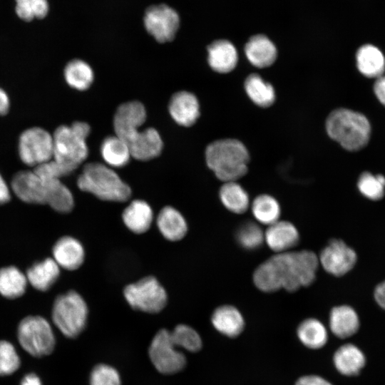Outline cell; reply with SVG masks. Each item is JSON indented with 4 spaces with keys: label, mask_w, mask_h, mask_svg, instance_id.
<instances>
[{
    "label": "cell",
    "mask_w": 385,
    "mask_h": 385,
    "mask_svg": "<svg viewBox=\"0 0 385 385\" xmlns=\"http://www.w3.org/2000/svg\"><path fill=\"white\" fill-rule=\"evenodd\" d=\"M318 265V257L309 250L276 253L257 267L253 282L265 292H294L314 282Z\"/></svg>",
    "instance_id": "1"
},
{
    "label": "cell",
    "mask_w": 385,
    "mask_h": 385,
    "mask_svg": "<svg viewBox=\"0 0 385 385\" xmlns=\"http://www.w3.org/2000/svg\"><path fill=\"white\" fill-rule=\"evenodd\" d=\"M146 118L145 109L138 101L120 105L114 115L115 135L128 145L132 157L140 160H148L157 157L163 148L158 132L153 128L139 131Z\"/></svg>",
    "instance_id": "2"
},
{
    "label": "cell",
    "mask_w": 385,
    "mask_h": 385,
    "mask_svg": "<svg viewBox=\"0 0 385 385\" xmlns=\"http://www.w3.org/2000/svg\"><path fill=\"white\" fill-rule=\"evenodd\" d=\"M11 185L16 196L24 202L47 205L61 213L73 208V195L59 179H44L34 170H22L13 176Z\"/></svg>",
    "instance_id": "3"
},
{
    "label": "cell",
    "mask_w": 385,
    "mask_h": 385,
    "mask_svg": "<svg viewBox=\"0 0 385 385\" xmlns=\"http://www.w3.org/2000/svg\"><path fill=\"white\" fill-rule=\"evenodd\" d=\"M207 165L222 181H236L247 172L248 150L236 139H222L212 142L206 148Z\"/></svg>",
    "instance_id": "4"
},
{
    "label": "cell",
    "mask_w": 385,
    "mask_h": 385,
    "mask_svg": "<svg viewBox=\"0 0 385 385\" xmlns=\"http://www.w3.org/2000/svg\"><path fill=\"white\" fill-rule=\"evenodd\" d=\"M326 130L329 136L349 151H356L365 147L371 136V125L361 113L338 108L328 115Z\"/></svg>",
    "instance_id": "5"
},
{
    "label": "cell",
    "mask_w": 385,
    "mask_h": 385,
    "mask_svg": "<svg viewBox=\"0 0 385 385\" xmlns=\"http://www.w3.org/2000/svg\"><path fill=\"white\" fill-rule=\"evenodd\" d=\"M90 126L84 122H75L71 125H61L53 136V160L62 165L70 174L88 156L86 138Z\"/></svg>",
    "instance_id": "6"
},
{
    "label": "cell",
    "mask_w": 385,
    "mask_h": 385,
    "mask_svg": "<svg viewBox=\"0 0 385 385\" xmlns=\"http://www.w3.org/2000/svg\"><path fill=\"white\" fill-rule=\"evenodd\" d=\"M77 185L81 190L107 201L124 202L131 194L130 187L114 170L98 163L84 166L77 180Z\"/></svg>",
    "instance_id": "7"
},
{
    "label": "cell",
    "mask_w": 385,
    "mask_h": 385,
    "mask_svg": "<svg viewBox=\"0 0 385 385\" xmlns=\"http://www.w3.org/2000/svg\"><path fill=\"white\" fill-rule=\"evenodd\" d=\"M88 307L83 297L75 291L58 296L52 307L56 327L68 338H76L84 329Z\"/></svg>",
    "instance_id": "8"
},
{
    "label": "cell",
    "mask_w": 385,
    "mask_h": 385,
    "mask_svg": "<svg viewBox=\"0 0 385 385\" xmlns=\"http://www.w3.org/2000/svg\"><path fill=\"white\" fill-rule=\"evenodd\" d=\"M17 337L21 346L34 357L51 354L56 345L49 322L41 316H27L19 324Z\"/></svg>",
    "instance_id": "9"
},
{
    "label": "cell",
    "mask_w": 385,
    "mask_h": 385,
    "mask_svg": "<svg viewBox=\"0 0 385 385\" xmlns=\"http://www.w3.org/2000/svg\"><path fill=\"white\" fill-rule=\"evenodd\" d=\"M123 293L130 307L148 313L160 312L167 302L165 290L153 277H146L126 286Z\"/></svg>",
    "instance_id": "10"
},
{
    "label": "cell",
    "mask_w": 385,
    "mask_h": 385,
    "mask_svg": "<svg viewBox=\"0 0 385 385\" xmlns=\"http://www.w3.org/2000/svg\"><path fill=\"white\" fill-rule=\"evenodd\" d=\"M18 149L21 161L35 168L53 159V136L43 128H30L21 134Z\"/></svg>",
    "instance_id": "11"
},
{
    "label": "cell",
    "mask_w": 385,
    "mask_h": 385,
    "mask_svg": "<svg viewBox=\"0 0 385 385\" xmlns=\"http://www.w3.org/2000/svg\"><path fill=\"white\" fill-rule=\"evenodd\" d=\"M170 332L162 329L153 337L148 354L150 359L160 373L173 374L183 370L186 364L185 355L176 349Z\"/></svg>",
    "instance_id": "12"
},
{
    "label": "cell",
    "mask_w": 385,
    "mask_h": 385,
    "mask_svg": "<svg viewBox=\"0 0 385 385\" xmlns=\"http://www.w3.org/2000/svg\"><path fill=\"white\" fill-rule=\"evenodd\" d=\"M144 24L148 33L158 42L163 43L174 38L180 18L178 13L166 4L153 5L145 11Z\"/></svg>",
    "instance_id": "13"
},
{
    "label": "cell",
    "mask_w": 385,
    "mask_h": 385,
    "mask_svg": "<svg viewBox=\"0 0 385 385\" xmlns=\"http://www.w3.org/2000/svg\"><path fill=\"white\" fill-rule=\"evenodd\" d=\"M318 258L324 270L337 277L349 272L356 262L354 250L338 239L332 240L322 250Z\"/></svg>",
    "instance_id": "14"
},
{
    "label": "cell",
    "mask_w": 385,
    "mask_h": 385,
    "mask_svg": "<svg viewBox=\"0 0 385 385\" xmlns=\"http://www.w3.org/2000/svg\"><path fill=\"white\" fill-rule=\"evenodd\" d=\"M299 240L296 227L288 221L277 220L268 225L265 232V242L276 253L290 251Z\"/></svg>",
    "instance_id": "15"
},
{
    "label": "cell",
    "mask_w": 385,
    "mask_h": 385,
    "mask_svg": "<svg viewBox=\"0 0 385 385\" xmlns=\"http://www.w3.org/2000/svg\"><path fill=\"white\" fill-rule=\"evenodd\" d=\"M53 259L60 267L67 270H75L83 262L85 252L81 242L71 236L58 239L53 249Z\"/></svg>",
    "instance_id": "16"
},
{
    "label": "cell",
    "mask_w": 385,
    "mask_h": 385,
    "mask_svg": "<svg viewBox=\"0 0 385 385\" xmlns=\"http://www.w3.org/2000/svg\"><path fill=\"white\" fill-rule=\"evenodd\" d=\"M169 112L177 123L186 127L190 126L199 117V103L192 93L187 91L178 92L170 99Z\"/></svg>",
    "instance_id": "17"
},
{
    "label": "cell",
    "mask_w": 385,
    "mask_h": 385,
    "mask_svg": "<svg viewBox=\"0 0 385 385\" xmlns=\"http://www.w3.org/2000/svg\"><path fill=\"white\" fill-rule=\"evenodd\" d=\"M208 63L216 72L225 73L232 71L237 63V52L229 41L220 39L207 47Z\"/></svg>",
    "instance_id": "18"
},
{
    "label": "cell",
    "mask_w": 385,
    "mask_h": 385,
    "mask_svg": "<svg viewBox=\"0 0 385 385\" xmlns=\"http://www.w3.org/2000/svg\"><path fill=\"white\" fill-rule=\"evenodd\" d=\"M245 52L249 61L257 68L270 66L277 55L273 42L263 34L252 36L245 45Z\"/></svg>",
    "instance_id": "19"
},
{
    "label": "cell",
    "mask_w": 385,
    "mask_h": 385,
    "mask_svg": "<svg viewBox=\"0 0 385 385\" xmlns=\"http://www.w3.org/2000/svg\"><path fill=\"white\" fill-rule=\"evenodd\" d=\"M60 274V267L51 257L35 262L26 272L28 282L36 289L48 290L56 282Z\"/></svg>",
    "instance_id": "20"
},
{
    "label": "cell",
    "mask_w": 385,
    "mask_h": 385,
    "mask_svg": "<svg viewBox=\"0 0 385 385\" xmlns=\"http://www.w3.org/2000/svg\"><path fill=\"white\" fill-rule=\"evenodd\" d=\"M356 61L359 71L365 77L377 78L384 73L385 57L372 44H364L358 48Z\"/></svg>",
    "instance_id": "21"
},
{
    "label": "cell",
    "mask_w": 385,
    "mask_h": 385,
    "mask_svg": "<svg viewBox=\"0 0 385 385\" xmlns=\"http://www.w3.org/2000/svg\"><path fill=\"white\" fill-rule=\"evenodd\" d=\"M211 321L219 332L229 337L240 335L245 327L242 315L231 305L217 307L212 314Z\"/></svg>",
    "instance_id": "22"
},
{
    "label": "cell",
    "mask_w": 385,
    "mask_h": 385,
    "mask_svg": "<svg viewBox=\"0 0 385 385\" xmlns=\"http://www.w3.org/2000/svg\"><path fill=\"white\" fill-rule=\"evenodd\" d=\"M337 370L345 376H355L359 374L366 364L364 353L356 346L346 344L341 346L333 356Z\"/></svg>",
    "instance_id": "23"
},
{
    "label": "cell",
    "mask_w": 385,
    "mask_h": 385,
    "mask_svg": "<svg viewBox=\"0 0 385 385\" xmlns=\"http://www.w3.org/2000/svg\"><path fill=\"white\" fill-rule=\"evenodd\" d=\"M329 327L339 338L345 339L354 335L359 328V319L353 308L347 305L334 307L330 313Z\"/></svg>",
    "instance_id": "24"
},
{
    "label": "cell",
    "mask_w": 385,
    "mask_h": 385,
    "mask_svg": "<svg viewBox=\"0 0 385 385\" xmlns=\"http://www.w3.org/2000/svg\"><path fill=\"white\" fill-rule=\"evenodd\" d=\"M122 217L125 226L130 231L140 234L150 228L153 215L150 206L146 202L135 200L125 207Z\"/></svg>",
    "instance_id": "25"
},
{
    "label": "cell",
    "mask_w": 385,
    "mask_h": 385,
    "mask_svg": "<svg viewBox=\"0 0 385 385\" xmlns=\"http://www.w3.org/2000/svg\"><path fill=\"white\" fill-rule=\"evenodd\" d=\"M157 225L163 236L171 241L181 240L188 230L183 216L170 206H166L160 210L157 217Z\"/></svg>",
    "instance_id": "26"
},
{
    "label": "cell",
    "mask_w": 385,
    "mask_h": 385,
    "mask_svg": "<svg viewBox=\"0 0 385 385\" xmlns=\"http://www.w3.org/2000/svg\"><path fill=\"white\" fill-rule=\"evenodd\" d=\"M27 283L26 274L16 267L0 269V294L4 297L14 299L21 297L26 292Z\"/></svg>",
    "instance_id": "27"
},
{
    "label": "cell",
    "mask_w": 385,
    "mask_h": 385,
    "mask_svg": "<svg viewBox=\"0 0 385 385\" xmlns=\"http://www.w3.org/2000/svg\"><path fill=\"white\" fill-rule=\"evenodd\" d=\"M219 195L223 205L233 213L242 214L250 206L247 192L236 181L225 182L220 188Z\"/></svg>",
    "instance_id": "28"
},
{
    "label": "cell",
    "mask_w": 385,
    "mask_h": 385,
    "mask_svg": "<svg viewBox=\"0 0 385 385\" xmlns=\"http://www.w3.org/2000/svg\"><path fill=\"white\" fill-rule=\"evenodd\" d=\"M297 332L301 342L309 349H319L327 342L328 335L325 327L320 321L314 318L302 322Z\"/></svg>",
    "instance_id": "29"
},
{
    "label": "cell",
    "mask_w": 385,
    "mask_h": 385,
    "mask_svg": "<svg viewBox=\"0 0 385 385\" xmlns=\"http://www.w3.org/2000/svg\"><path fill=\"white\" fill-rule=\"evenodd\" d=\"M245 88L250 98L260 107H269L274 101V88L257 74L254 73L247 76L245 82Z\"/></svg>",
    "instance_id": "30"
},
{
    "label": "cell",
    "mask_w": 385,
    "mask_h": 385,
    "mask_svg": "<svg viewBox=\"0 0 385 385\" xmlns=\"http://www.w3.org/2000/svg\"><path fill=\"white\" fill-rule=\"evenodd\" d=\"M101 153L103 160L112 167H123L131 156L125 143L118 136L106 138L101 145Z\"/></svg>",
    "instance_id": "31"
},
{
    "label": "cell",
    "mask_w": 385,
    "mask_h": 385,
    "mask_svg": "<svg viewBox=\"0 0 385 385\" xmlns=\"http://www.w3.org/2000/svg\"><path fill=\"white\" fill-rule=\"evenodd\" d=\"M64 77L71 87L79 91H84L91 85L93 73L90 66L85 61L74 59L66 66Z\"/></svg>",
    "instance_id": "32"
},
{
    "label": "cell",
    "mask_w": 385,
    "mask_h": 385,
    "mask_svg": "<svg viewBox=\"0 0 385 385\" xmlns=\"http://www.w3.org/2000/svg\"><path fill=\"white\" fill-rule=\"evenodd\" d=\"M251 209L256 220L266 225L277 222L280 216L279 202L269 195L257 196L252 202Z\"/></svg>",
    "instance_id": "33"
},
{
    "label": "cell",
    "mask_w": 385,
    "mask_h": 385,
    "mask_svg": "<svg viewBox=\"0 0 385 385\" xmlns=\"http://www.w3.org/2000/svg\"><path fill=\"white\" fill-rule=\"evenodd\" d=\"M236 239L242 247L252 250L259 248L265 242V232L257 223L247 221L237 230Z\"/></svg>",
    "instance_id": "34"
},
{
    "label": "cell",
    "mask_w": 385,
    "mask_h": 385,
    "mask_svg": "<svg viewBox=\"0 0 385 385\" xmlns=\"http://www.w3.org/2000/svg\"><path fill=\"white\" fill-rule=\"evenodd\" d=\"M357 187L360 192L373 200L381 199L385 192V177L383 175H373L364 172L359 178Z\"/></svg>",
    "instance_id": "35"
},
{
    "label": "cell",
    "mask_w": 385,
    "mask_h": 385,
    "mask_svg": "<svg viewBox=\"0 0 385 385\" xmlns=\"http://www.w3.org/2000/svg\"><path fill=\"white\" fill-rule=\"evenodd\" d=\"M172 340L176 346L196 352L202 347V340L198 333L185 324H179L170 332Z\"/></svg>",
    "instance_id": "36"
},
{
    "label": "cell",
    "mask_w": 385,
    "mask_h": 385,
    "mask_svg": "<svg viewBox=\"0 0 385 385\" xmlns=\"http://www.w3.org/2000/svg\"><path fill=\"white\" fill-rule=\"evenodd\" d=\"M16 3L17 15L26 21H31L34 17L42 19L48 11L46 0H16Z\"/></svg>",
    "instance_id": "37"
},
{
    "label": "cell",
    "mask_w": 385,
    "mask_h": 385,
    "mask_svg": "<svg viewBox=\"0 0 385 385\" xmlns=\"http://www.w3.org/2000/svg\"><path fill=\"white\" fill-rule=\"evenodd\" d=\"M20 365L21 360L14 345L6 340L0 341V376L14 374Z\"/></svg>",
    "instance_id": "38"
},
{
    "label": "cell",
    "mask_w": 385,
    "mask_h": 385,
    "mask_svg": "<svg viewBox=\"0 0 385 385\" xmlns=\"http://www.w3.org/2000/svg\"><path fill=\"white\" fill-rule=\"evenodd\" d=\"M91 385H121L118 372L106 364L96 366L91 373Z\"/></svg>",
    "instance_id": "39"
},
{
    "label": "cell",
    "mask_w": 385,
    "mask_h": 385,
    "mask_svg": "<svg viewBox=\"0 0 385 385\" xmlns=\"http://www.w3.org/2000/svg\"><path fill=\"white\" fill-rule=\"evenodd\" d=\"M34 172L44 179H59L70 173L54 160L39 165L34 168Z\"/></svg>",
    "instance_id": "40"
},
{
    "label": "cell",
    "mask_w": 385,
    "mask_h": 385,
    "mask_svg": "<svg viewBox=\"0 0 385 385\" xmlns=\"http://www.w3.org/2000/svg\"><path fill=\"white\" fill-rule=\"evenodd\" d=\"M295 385H332L327 380L316 375H308L300 377Z\"/></svg>",
    "instance_id": "41"
},
{
    "label": "cell",
    "mask_w": 385,
    "mask_h": 385,
    "mask_svg": "<svg viewBox=\"0 0 385 385\" xmlns=\"http://www.w3.org/2000/svg\"><path fill=\"white\" fill-rule=\"evenodd\" d=\"M374 92L379 101L385 106V74L376 78Z\"/></svg>",
    "instance_id": "42"
},
{
    "label": "cell",
    "mask_w": 385,
    "mask_h": 385,
    "mask_svg": "<svg viewBox=\"0 0 385 385\" xmlns=\"http://www.w3.org/2000/svg\"><path fill=\"white\" fill-rule=\"evenodd\" d=\"M11 200V193L4 179L0 174V205L9 202Z\"/></svg>",
    "instance_id": "43"
},
{
    "label": "cell",
    "mask_w": 385,
    "mask_h": 385,
    "mask_svg": "<svg viewBox=\"0 0 385 385\" xmlns=\"http://www.w3.org/2000/svg\"><path fill=\"white\" fill-rule=\"evenodd\" d=\"M374 298L378 304L385 309V281L380 283L375 289Z\"/></svg>",
    "instance_id": "44"
},
{
    "label": "cell",
    "mask_w": 385,
    "mask_h": 385,
    "mask_svg": "<svg viewBox=\"0 0 385 385\" xmlns=\"http://www.w3.org/2000/svg\"><path fill=\"white\" fill-rule=\"evenodd\" d=\"M9 98L6 93L0 88V115H5L9 109Z\"/></svg>",
    "instance_id": "45"
},
{
    "label": "cell",
    "mask_w": 385,
    "mask_h": 385,
    "mask_svg": "<svg viewBox=\"0 0 385 385\" xmlns=\"http://www.w3.org/2000/svg\"><path fill=\"white\" fill-rule=\"evenodd\" d=\"M20 385H42L40 378L34 373H30L24 376Z\"/></svg>",
    "instance_id": "46"
}]
</instances>
